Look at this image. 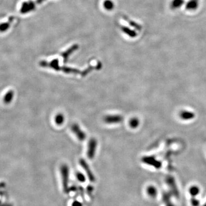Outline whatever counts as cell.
<instances>
[{
    "label": "cell",
    "mask_w": 206,
    "mask_h": 206,
    "mask_svg": "<svg viewBox=\"0 0 206 206\" xmlns=\"http://www.w3.org/2000/svg\"><path fill=\"white\" fill-rule=\"evenodd\" d=\"M10 27V22H5L0 24V32L7 31Z\"/></svg>",
    "instance_id": "cell-16"
},
{
    "label": "cell",
    "mask_w": 206,
    "mask_h": 206,
    "mask_svg": "<svg viewBox=\"0 0 206 206\" xmlns=\"http://www.w3.org/2000/svg\"><path fill=\"white\" fill-rule=\"evenodd\" d=\"M104 6L107 10H112L113 7V3L111 1L106 0L104 3Z\"/></svg>",
    "instance_id": "cell-17"
},
{
    "label": "cell",
    "mask_w": 206,
    "mask_h": 206,
    "mask_svg": "<svg viewBox=\"0 0 206 206\" xmlns=\"http://www.w3.org/2000/svg\"><path fill=\"white\" fill-rule=\"evenodd\" d=\"M139 125V120L137 118H133L130 121V125L132 128H136Z\"/></svg>",
    "instance_id": "cell-13"
},
{
    "label": "cell",
    "mask_w": 206,
    "mask_h": 206,
    "mask_svg": "<svg viewBox=\"0 0 206 206\" xmlns=\"http://www.w3.org/2000/svg\"><path fill=\"white\" fill-rule=\"evenodd\" d=\"M180 118L184 120H191L195 117V113L189 111H182L180 113Z\"/></svg>",
    "instance_id": "cell-9"
},
{
    "label": "cell",
    "mask_w": 206,
    "mask_h": 206,
    "mask_svg": "<svg viewBox=\"0 0 206 206\" xmlns=\"http://www.w3.org/2000/svg\"><path fill=\"white\" fill-rule=\"evenodd\" d=\"M142 160L145 163L151 165H153V166H154V167H156V168H159L161 166V163L159 161L155 160V159L152 156L151 157V156L144 157L143 158Z\"/></svg>",
    "instance_id": "cell-7"
},
{
    "label": "cell",
    "mask_w": 206,
    "mask_h": 206,
    "mask_svg": "<svg viewBox=\"0 0 206 206\" xmlns=\"http://www.w3.org/2000/svg\"><path fill=\"white\" fill-rule=\"evenodd\" d=\"M191 192L192 195H196L198 193V189H197L196 187H193L191 189Z\"/></svg>",
    "instance_id": "cell-19"
},
{
    "label": "cell",
    "mask_w": 206,
    "mask_h": 206,
    "mask_svg": "<svg viewBox=\"0 0 206 206\" xmlns=\"http://www.w3.org/2000/svg\"><path fill=\"white\" fill-rule=\"evenodd\" d=\"M71 130L74 134H75L76 136H77L79 140L83 141L86 139V134L81 130L79 125H77V124H74L72 125Z\"/></svg>",
    "instance_id": "cell-2"
},
{
    "label": "cell",
    "mask_w": 206,
    "mask_h": 206,
    "mask_svg": "<svg viewBox=\"0 0 206 206\" xmlns=\"http://www.w3.org/2000/svg\"><path fill=\"white\" fill-rule=\"evenodd\" d=\"M185 3L184 0H172L170 7L172 9L175 10L182 7Z\"/></svg>",
    "instance_id": "cell-10"
},
{
    "label": "cell",
    "mask_w": 206,
    "mask_h": 206,
    "mask_svg": "<svg viewBox=\"0 0 206 206\" xmlns=\"http://www.w3.org/2000/svg\"><path fill=\"white\" fill-rule=\"evenodd\" d=\"M199 6V0H189L185 5V9L189 11L197 10Z\"/></svg>",
    "instance_id": "cell-8"
},
{
    "label": "cell",
    "mask_w": 206,
    "mask_h": 206,
    "mask_svg": "<svg viewBox=\"0 0 206 206\" xmlns=\"http://www.w3.org/2000/svg\"><path fill=\"white\" fill-rule=\"evenodd\" d=\"M72 206H82L81 203L79 201H74L72 203Z\"/></svg>",
    "instance_id": "cell-20"
},
{
    "label": "cell",
    "mask_w": 206,
    "mask_h": 206,
    "mask_svg": "<svg viewBox=\"0 0 206 206\" xmlns=\"http://www.w3.org/2000/svg\"><path fill=\"white\" fill-rule=\"evenodd\" d=\"M69 171L68 167L66 165L64 164L61 167V174L62 183L63 190L65 193H68L69 191L68 181H69Z\"/></svg>",
    "instance_id": "cell-1"
},
{
    "label": "cell",
    "mask_w": 206,
    "mask_h": 206,
    "mask_svg": "<svg viewBox=\"0 0 206 206\" xmlns=\"http://www.w3.org/2000/svg\"><path fill=\"white\" fill-rule=\"evenodd\" d=\"M64 121V117L62 114H58L55 117V122L57 125H61Z\"/></svg>",
    "instance_id": "cell-12"
},
{
    "label": "cell",
    "mask_w": 206,
    "mask_h": 206,
    "mask_svg": "<svg viewBox=\"0 0 206 206\" xmlns=\"http://www.w3.org/2000/svg\"><path fill=\"white\" fill-rule=\"evenodd\" d=\"M80 164L84 169L85 170L86 174L88 175V177L89 178V180L91 182H94L95 180V178L92 172L91 171V169L89 168V165L86 163L85 160L84 159H80Z\"/></svg>",
    "instance_id": "cell-4"
},
{
    "label": "cell",
    "mask_w": 206,
    "mask_h": 206,
    "mask_svg": "<svg viewBox=\"0 0 206 206\" xmlns=\"http://www.w3.org/2000/svg\"><path fill=\"white\" fill-rule=\"evenodd\" d=\"M123 120V117L120 115H108L104 118V121L107 124L120 123Z\"/></svg>",
    "instance_id": "cell-5"
},
{
    "label": "cell",
    "mask_w": 206,
    "mask_h": 206,
    "mask_svg": "<svg viewBox=\"0 0 206 206\" xmlns=\"http://www.w3.org/2000/svg\"><path fill=\"white\" fill-rule=\"evenodd\" d=\"M76 178L80 182H84L86 181V179L85 176L80 172L76 173Z\"/></svg>",
    "instance_id": "cell-18"
},
{
    "label": "cell",
    "mask_w": 206,
    "mask_h": 206,
    "mask_svg": "<svg viewBox=\"0 0 206 206\" xmlns=\"http://www.w3.org/2000/svg\"><path fill=\"white\" fill-rule=\"evenodd\" d=\"M35 7V4L32 1L29 2H24L22 4L21 7V13L22 14H25L30 12L32 10H33Z\"/></svg>",
    "instance_id": "cell-6"
},
{
    "label": "cell",
    "mask_w": 206,
    "mask_h": 206,
    "mask_svg": "<svg viewBox=\"0 0 206 206\" xmlns=\"http://www.w3.org/2000/svg\"><path fill=\"white\" fill-rule=\"evenodd\" d=\"M96 147H97V141L95 139H91L88 144V148L87 152V155L89 159H92L94 158Z\"/></svg>",
    "instance_id": "cell-3"
},
{
    "label": "cell",
    "mask_w": 206,
    "mask_h": 206,
    "mask_svg": "<svg viewBox=\"0 0 206 206\" xmlns=\"http://www.w3.org/2000/svg\"><path fill=\"white\" fill-rule=\"evenodd\" d=\"M13 91H9L3 97V102L5 104H9L13 99Z\"/></svg>",
    "instance_id": "cell-11"
},
{
    "label": "cell",
    "mask_w": 206,
    "mask_h": 206,
    "mask_svg": "<svg viewBox=\"0 0 206 206\" xmlns=\"http://www.w3.org/2000/svg\"><path fill=\"white\" fill-rule=\"evenodd\" d=\"M64 72L66 73H73V74H80L79 73L80 71L77 69H75L69 68H64L62 69Z\"/></svg>",
    "instance_id": "cell-14"
},
{
    "label": "cell",
    "mask_w": 206,
    "mask_h": 206,
    "mask_svg": "<svg viewBox=\"0 0 206 206\" xmlns=\"http://www.w3.org/2000/svg\"><path fill=\"white\" fill-rule=\"evenodd\" d=\"M148 194L152 197H154L156 195V189L154 187L150 186L147 189Z\"/></svg>",
    "instance_id": "cell-15"
}]
</instances>
